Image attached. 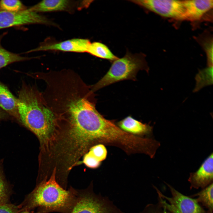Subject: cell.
Wrapping results in <instances>:
<instances>
[{"mask_svg": "<svg viewBox=\"0 0 213 213\" xmlns=\"http://www.w3.org/2000/svg\"><path fill=\"white\" fill-rule=\"evenodd\" d=\"M17 99L20 120L38 138L41 153L47 152L55 139L56 129L54 117L42 93L35 87L24 86Z\"/></svg>", "mask_w": 213, "mask_h": 213, "instance_id": "obj_1", "label": "cell"}, {"mask_svg": "<svg viewBox=\"0 0 213 213\" xmlns=\"http://www.w3.org/2000/svg\"><path fill=\"white\" fill-rule=\"evenodd\" d=\"M76 192L72 187L67 190L62 187L56 180L55 172H53L47 180L38 182L19 206L20 210L36 209L35 213H70Z\"/></svg>", "mask_w": 213, "mask_h": 213, "instance_id": "obj_2", "label": "cell"}, {"mask_svg": "<svg viewBox=\"0 0 213 213\" xmlns=\"http://www.w3.org/2000/svg\"><path fill=\"white\" fill-rule=\"evenodd\" d=\"M142 53L132 54L128 51L125 55L112 62L106 74L97 83L91 85L92 91H95L104 87L125 80H136L137 73L140 70L148 72L149 68Z\"/></svg>", "mask_w": 213, "mask_h": 213, "instance_id": "obj_3", "label": "cell"}, {"mask_svg": "<svg viewBox=\"0 0 213 213\" xmlns=\"http://www.w3.org/2000/svg\"><path fill=\"white\" fill-rule=\"evenodd\" d=\"M93 184L77 190L76 198L70 213H125L106 197L95 193Z\"/></svg>", "mask_w": 213, "mask_h": 213, "instance_id": "obj_4", "label": "cell"}, {"mask_svg": "<svg viewBox=\"0 0 213 213\" xmlns=\"http://www.w3.org/2000/svg\"><path fill=\"white\" fill-rule=\"evenodd\" d=\"M172 196L163 195L153 186L158 195V203L170 213H208L199 204L196 199L185 196L166 183Z\"/></svg>", "mask_w": 213, "mask_h": 213, "instance_id": "obj_5", "label": "cell"}, {"mask_svg": "<svg viewBox=\"0 0 213 213\" xmlns=\"http://www.w3.org/2000/svg\"><path fill=\"white\" fill-rule=\"evenodd\" d=\"M130 1L161 16L184 20L185 9L183 1L135 0Z\"/></svg>", "mask_w": 213, "mask_h": 213, "instance_id": "obj_6", "label": "cell"}, {"mask_svg": "<svg viewBox=\"0 0 213 213\" xmlns=\"http://www.w3.org/2000/svg\"><path fill=\"white\" fill-rule=\"evenodd\" d=\"M49 23L47 19L28 8L18 12L0 11V30L35 24Z\"/></svg>", "mask_w": 213, "mask_h": 213, "instance_id": "obj_7", "label": "cell"}, {"mask_svg": "<svg viewBox=\"0 0 213 213\" xmlns=\"http://www.w3.org/2000/svg\"><path fill=\"white\" fill-rule=\"evenodd\" d=\"M91 43L89 40L86 39L74 38L52 44L40 45L25 53L48 51L80 53L87 52Z\"/></svg>", "mask_w": 213, "mask_h": 213, "instance_id": "obj_8", "label": "cell"}, {"mask_svg": "<svg viewBox=\"0 0 213 213\" xmlns=\"http://www.w3.org/2000/svg\"><path fill=\"white\" fill-rule=\"evenodd\" d=\"M213 155L212 153L195 172L190 173L188 181L190 188L204 189L213 183Z\"/></svg>", "mask_w": 213, "mask_h": 213, "instance_id": "obj_9", "label": "cell"}, {"mask_svg": "<svg viewBox=\"0 0 213 213\" xmlns=\"http://www.w3.org/2000/svg\"><path fill=\"white\" fill-rule=\"evenodd\" d=\"M185 9L184 20H199L212 8L213 0H184Z\"/></svg>", "mask_w": 213, "mask_h": 213, "instance_id": "obj_10", "label": "cell"}, {"mask_svg": "<svg viewBox=\"0 0 213 213\" xmlns=\"http://www.w3.org/2000/svg\"><path fill=\"white\" fill-rule=\"evenodd\" d=\"M117 125L123 131L137 136L149 134L153 129L149 125L143 123L130 116L119 121Z\"/></svg>", "mask_w": 213, "mask_h": 213, "instance_id": "obj_11", "label": "cell"}, {"mask_svg": "<svg viewBox=\"0 0 213 213\" xmlns=\"http://www.w3.org/2000/svg\"><path fill=\"white\" fill-rule=\"evenodd\" d=\"M71 4L70 1L67 0H44L28 9L38 13L66 11L70 9Z\"/></svg>", "mask_w": 213, "mask_h": 213, "instance_id": "obj_12", "label": "cell"}, {"mask_svg": "<svg viewBox=\"0 0 213 213\" xmlns=\"http://www.w3.org/2000/svg\"><path fill=\"white\" fill-rule=\"evenodd\" d=\"M17 99L7 88L0 82V107L10 115L19 119Z\"/></svg>", "mask_w": 213, "mask_h": 213, "instance_id": "obj_13", "label": "cell"}, {"mask_svg": "<svg viewBox=\"0 0 213 213\" xmlns=\"http://www.w3.org/2000/svg\"><path fill=\"white\" fill-rule=\"evenodd\" d=\"M7 33L5 32L0 35V70L12 63L25 61L31 58L21 56L19 54L10 52L4 48L1 44L3 37Z\"/></svg>", "mask_w": 213, "mask_h": 213, "instance_id": "obj_14", "label": "cell"}, {"mask_svg": "<svg viewBox=\"0 0 213 213\" xmlns=\"http://www.w3.org/2000/svg\"><path fill=\"white\" fill-rule=\"evenodd\" d=\"M87 52L96 57L112 62L118 58L106 45L99 42L91 43Z\"/></svg>", "mask_w": 213, "mask_h": 213, "instance_id": "obj_15", "label": "cell"}, {"mask_svg": "<svg viewBox=\"0 0 213 213\" xmlns=\"http://www.w3.org/2000/svg\"><path fill=\"white\" fill-rule=\"evenodd\" d=\"M213 183L199 192L191 196V197H197L196 199L208 209V213H213Z\"/></svg>", "mask_w": 213, "mask_h": 213, "instance_id": "obj_16", "label": "cell"}, {"mask_svg": "<svg viewBox=\"0 0 213 213\" xmlns=\"http://www.w3.org/2000/svg\"><path fill=\"white\" fill-rule=\"evenodd\" d=\"M195 79L196 85L193 90L195 92L203 87L213 83V66L208 67L199 71L196 75Z\"/></svg>", "mask_w": 213, "mask_h": 213, "instance_id": "obj_17", "label": "cell"}, {"mask_svg": "<svg viewBox=\"0 0 213 213\" xmlns=\"http://www.w3.org/2000/svg\"><path fill=\"white\" fill-rule=\"evenodd\" d=\"M27 8H28L20 0L0 1V11L18 12L25 10Z\"/></svg>", "mask_w": 213, "mask_h": 213, "instance_id": "obj_18", "label": "cell"}, {"mask_svg": "<svg viewBox=\"0 0 213 213\" xmlns=\"http://www.w3.org/2000/svg\"><path fill=\"white\" fill-rule=\"evenodd\" d=\"M86 153L93 159L101 163L106 158L107 151L104 145L99 144L91 147Z\"/></svg>", "mask_w": 213, "mask_h": 213, "instance_id": "obj_19", "label": "cell"}, {"mask_svg": "<svg viewBox=\"0 0 213 213\" xmlns=\"http://www.w3.org/2000/svg\"><path fill=\"white\" fill-rule=\"evenodd\" d=\"M10 193L9 187L0 172V205L8 203Z\"/></svg>", "mask_w": 213, "mask_h": 213, "instance_id": "obj_20", "label": "cell"}, {"mask_svg": "<svg viewBox=\"0 0 213 213\" xmlns=\"http://www.w3.org/2000/svg\"><path fill=\"white\" fill-rule=\"evenodd\" d=\"M140 213H170L158 203L156 204H149Z\"/></svg>", "mask_w": 213, "mask_h": 213, "instance_id": "obj_21", "label": "cell"}, {"mask_svg": "<svg viewBox=\"0 0 213 213\" xmlns=\"http://www.w3.org/2000/svg\"><path fill=\"white\" fill-rule=\"evenodd\" d=\"M204 47L207 57L208 66H213L212 40L206 42L204 44Z\"/></svg>", "mask_w": 213, "mask_h": 213, "instance_id": "obj_22", "label": "cell"}, {"mask_svg": "<svg viewBox=\"0 0 213 213\" xmlns=\"http://www.w3.org/2000/svg\"><path fill=\"white\" fill-rule=\"evenodd\" d=\"M20 211L19 206L7 203L0 205V213H18Z\"/></svg>", "mask_w": 213, "mask_h": 213, "instance_id": "obj_23", "label": "cell"}, {"mask_svg": "<svg viewBox=\"0 0 213 213\" xmlns=\"http://www.w3.org/2000/svg\"><path fill=\"white\" fill-rule=\"evenodd\" d=\"M18 213H35L34 212H31L30 211L27 210H20Z\"/></svg>", "mask_w": 213, "mask_h": 213, "instance_id": "obj_24", "label": "cell"}]
</instances>
